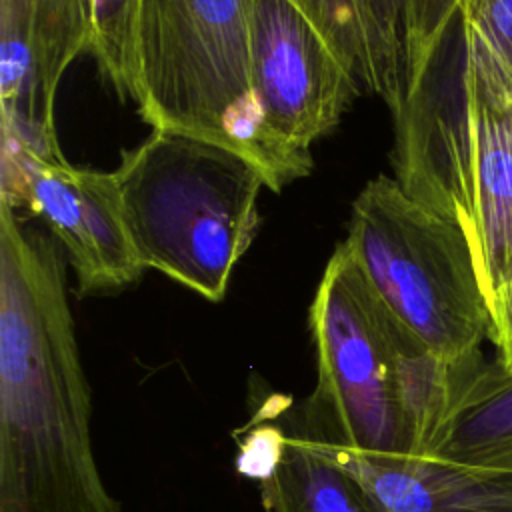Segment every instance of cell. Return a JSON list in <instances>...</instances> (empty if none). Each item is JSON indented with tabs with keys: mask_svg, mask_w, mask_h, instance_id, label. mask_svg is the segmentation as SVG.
<instances>
[{
	"mask_svg": "<svg viewBox=\"0 0 512 512\" xmlns=\"http://www.w3.org/2000/svg\"><path fill=\"white\" fill-rule=\"evenodd\" d=\"M46 58L70 66L88 52L120 98L134 94L136 0H30Z\"/></svg>",
	"mask_w": 512,
	"mask_h": 512,
	"instance_id": "obj_10",
	"label": "cell"
},
{
	"mask_svg": "<svg viewBox=\"0 0 512 512\" xmlns=\"http://www.w3.org/2000/svg\"><path fill=\"white\" fill-rule=\"evenodd\" d=\"M510 464H512V458H510Z\"/></svg>",
	"mask_w": 512,
	"mask_h": 512,
	"instance_id": "obj_19",
	"label": "cell"
},
{
	"mask_svg": "<svg viewBox=\"0 0 512 512\" xmlns=\"http://www.w3.org/2000/svg\"><path fill=\"white\" fill-rule=\"evenodd\" d=\"M244 458L254 462L268 512H376L340 466L290 428L254 434Z\"/></svg>",
	"mask_w": 512,
	"mask_h": 512,
	"instance_id": "obj_11",
	"label": "cell"
},
{
	"mask_svg": "<svg viewBox=\"0 0 512 512\" xmlns=\"http://www.w3.org/2000/svg\"><path fill=\"white\" fill-rule=\"evenodd\" d=\"M58 244L0 198V512H120L94 456Z\"/></svg>",
	"mask_w": 512,
	"mask_h": 512,
	"instance_id": "obj_1",
	"label": "cell"
},
{
	"mask_svg": "<svg viewBox=\"0 0 512 512\" xmlns=\"http://www.w3.org/2000/svg\"><path fill=\"white\" fill-rule=\"evenodd\" d=\"M252 0H136L134 94L154 130L228 146L274 192L310 172L268 132L250 78Z\"/></svg>",
	"mask_w": 512,
	"mask_h": 512,
	"instance_id": "obj_4",
	"label": "cell"
},
{
	"mask_svg": "<svg viewBox=\"0 0 512 512\" xmlns=\"http://www.w3.org/2000/svg\"><path fill=\"white\" fill-rule=\"evenodd\" d=\"M316 388L296 418L368 456L426 454L460 392L486 360L450 362L388 308L344 242L310 306Z\"/></svg>",
	"mask_w": 512,
	"mask_h": 512,
	"instance_id": "obj_3",
	"label": "cell"
},
{
	"mask_svg": "<svg viewBox=\"0 0 512 512\" xmlns=\"http://www.w3.org/2000/svg\"><path fill=\"white\" fill-rule=\"evenodd\" d=\"M54 98L34 28L30 0H0L2 146L64 156L54 130Z\"/></svg>",
	"mask_w": 512,
	"mask_h": 512,
	"instance_id": "obj_12",
	"label": "cell"
},
{
	"mask_svg": "<svg viewBox=\"0 0 512 512\" xmlns=\"http://www.w3.org/2000/svg\"><path fill=\"white\" fill-rule=\"evenodd\" d=\"M114 178L144 268L220 302L260 224L258 166L206 138L154 130L122 152Z\"/></svg>",
	"mask_w": 512,
	"mask_h": 512,
	"instance_id": "obj_5",
	"label": "cell"
},
{
	"mask_svg": "<svg viewBox=\"0 0 512 512\" xmlns=\"http://www.w3.org/2000/svg\"><path fill=\"white\" fill-rule=\"evenodd\" d=\"M506 370H512V368H506Z\"/></svg>",
	"mask_w": 512,
	"mask_h": 512,
	"instance_id": "obj_18",
	"label": "cell"
},
{
	"mask_svg": "<svg viewBox=\"0 0 512 512\" xmlns=\"http://www.w3.org/2000/svg\"><path fill=\"white\" fill-rule=\"evenodd\" d=\"M328 38L360 90L380 96L392 114L406 100L372 0H296Z\"/></svg>",
	"mask_w": 512,
	"mask_h": 512,
	"instance_id": "obj_14",
	"label": "cell"
},
{
	"mask_svg": "<svg viewBox=\"0 0 512 512\" xmlns=\"http://www.w3.org/2000/svg\"><path fill=\"white\" fill-rule=\"evenodd\" d=\"M0 198L40 216L68 254L78 294L116 292L146 270L132 244L114 172L2 146Z\"/></svg>",
	"mask_w": 512,
	"mask_h": 512,
	"instance_id": "obj_8",
	"label": "cell"
},
{
	"mask_svg": "<svg viewBox=\"0 0 512 512\" xmlns=\"http://www.w3.org/2000/svg\"><path fill=\"white\" fill-rule=\"evenodd\" d=\"M372 6L408 96L460 0H372Z\"/></svg>",
	"mask_w": 512,
	"mask_h": 512,
	"instance_id": "obj_15",
	"label": "cell"
},
{
	"mask_svg": "<svg viewBox=\"0 0 512 512\" xmlns=\"http://www.w3.org/2000/svg\"><path fill=\"white\" fill-rule=\"evenodd\" d=\"M426 454L470 464H510L512 370L484 360Z\"/></svg>",
	"mask_w": 512,
	"mask_h": 512,
	"instance_id": "obj_13",
	"label": "cell"
},
{
	"mask_svg": "<svg viewBox=\"0 0 512 512\" xmlns=\"http://www.w3.org/2000/svg\"><path fill=\"white\" fill-rule=\"evenodd\" d=\"M288 428L340 466L376 512H512V464H470L432 454L368 456L296 416Z\"/></svg>",
	"mask_w": 512,
	"mask_h": 512,
	"instance_id": "obj_9",
	"label": "cell"
},
{
	"mask_svg": "<svg viewBox=\"0 0 512 512\" xmlns=\"http://www.w3.org/2000/svg\"><path fill=\"white\" fill-rule=\"evenodd\" d=\"M458 16L478 44L512 76V0H460Z\"/></svg>",
	"mask_w": 512,
	"mask_h": 512,
	"instance_id": "obj_16",
	"label": "cell"
},
{
	"mask_svg": "<svg viewBox=\"0 0 512 512\" xmlns=\"http://www.w3.org/2000/svg\"><path fill=\"white\" fill-rule=\"evenodd\" d=\"M396 318L436 356L458 362L490 340V314L462 228L376 176L352 204L344 240Z\"/></svg>",
	"mask_w": 512,
	"mask_h": 512,
	"instance_id": "obj_6",
	"label": "cell"
},
{
	"mask_svg": "<svg viewBox=\"0 0 512 512\" xmlns=\"http://www.w3.org/2000/svg\"><path fill=\"white\" fill-rule=\"evenodd\" d=\"M490 342L496 348V362L504 368H512V288L506 294L498 314L492 318Z\"/></svg>",
	"mask_w": 512,
	"mask_h": 512,
	"instance_id": "obj_17",
	"label": "cell"
},
{
	"mask_svg": "<svg viewBox=\"0 0 512 512\" xmlns=\"http://www.w3.org/2000/svg\"><path fill=\"white\" fill-rule=\"evenodd\" d=\"M392 116L396 180L462 228L492 326L512 288V76L456 10Z\"/></svg>",
	"mask_w": 512,
	"mask_h": 512,
	"instance_id": "obj_2",
	"label": "cell"
},
{
	"mask_svg": "<svg viewBox=\"0 0 512 512\" xmlns=\"http://www.w3.org/2000/svg\"><path fill=\"white\" fill-rule=\"evenodd\" d=\"M250 78L272 138L308 164L312 142L336 128L360 92L352 72L296 0H252Z\"/></svg>",
	"mask_w": 512,
	"mask_h": 512,
	"instance_id": "obj_7",
	"label": "cell"
}]
</instances>
